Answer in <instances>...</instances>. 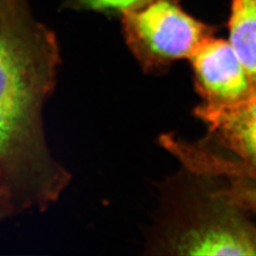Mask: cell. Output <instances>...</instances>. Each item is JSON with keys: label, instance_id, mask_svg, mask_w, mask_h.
<instances>
[{"label": "cell", "instance_id": "10", "mask_svg": "<svg viewBox=\"0 0 256 256\" xmlns=\"http://www.w3.org/2000/svg\"><path fill=\"white\" fill-rule=\"evenodd\" d=\"M244 194H246V196H252V198H256V191H255V190H252V191H244Z\"/></svg>", "mask_w": 256, "mask_h": 256}, {"label": "cell", "instance_id": "4", "mask_svg": "<svg viewBox=\"0 0 256 256\" xmlns=\"http://www.w3.org/2000/svg\"><path fill=\"white\" fill-rule=\"evenodd\" d=\"M196 114L256 173V91L233 104L206 102Z\"/></svg>", "mask_w": 256, "mask_h": 256}, {"label": "cell", "instance_id": "5", "mask_svg": "<svg viewBox=\"0 0 256 256\" xmlns=\"http://www.w3.org/2000/svg\"><path fill=\"white\" fill-rule=\"evenodd\" d=\"M182 255H256V230L235 217H221L196 226L175 246Z\"/></svg>", "mask_w": 256, "mask_h": 256}, {"label": "cell", "instance_id": "2", "mask_svg": "<svg viewBox=\"0 0 256 256\" xmlns=\"http://www.w3.org/2000/svg\"><path fill=\"white\" fill-rule=\"evenodd\" d=\"M123 14L126 42L144 66L189 58L212 29L178 0H148Z\"/></svg>", "mask_w": 256, "mask_h": 256}, {"label": "cell", "instance_id": "9", "mask_svg": "<svg viewBox=\"0 0 256 256\" xmlns=\"http://www.w3.org/2000/svg\"><path fill=\"white\" fill-rule=\"evenodd\" d=\"M240 198H242V200L244 204H249L252 208H254V210H256V198L246 196L244 194H242Z\"/></svg>", "mask_w": 256, "mask_h": 256}, {"label": "cell", "instance_id": "7", "mask_svg": "<svg viewBox=\"0 0 256 256\" xmlns=\"http://www.w3.org/2000/svg\"><path fill=\"white\" fill-rule=\"evenodd\" d=\"M78 6L95 11L125 12L134 9L148 0H75Z\"/></svg>", "mask_w": 256, "mask_h": 256}, {"label": "cell", "instance_id": "3", "mask_svg": "<svg viewBox=\"0 0 256 256\" xmlns=\"http://www.w3.org/2000/svg\"><path fill=\"white\" fill-rule=\"evenodd\" d=\"M189 59L196 74L198 89L207 102L233 104L256 91L226 40L207 36Z\"/></svg>", "mask_w": 256, "mask_h": 256}, {"label": "cell", "instance_id": "6", "mask_svg": "<svg viewBox=\"0 0 256 256\" xmlns=\"http://www.w3.org/2000/svg\"><path fill=\"white\" fill-rule=\"evenodd\" d=\"M228 31V43L256 88V0H230Z\"/></svg>", "mask_w": 256, "mask_h": 256}, {"label": "cell", "instance_id": "1", "mask_svg": "<svg viewBox=\"0 0 256 256\" xmlns=\"http://www.w3.org/2000/svg\"><path fill=\"white\" fill-rule=\"evenodd\" d=\"M59 63L56 36L25 0H0V172L16 207L44 210L70 182L43 130Z\"/></svg>", "mask_w": 256, "mask_h": 256}, {"label": "cell", "instance_id": "8", "mask_svg": "<svg viewBox=\"0 0 256 256\" xmlns=\"http://www.w3.org/2000/svg\"><path fill=\"white\" fill-rule=\"evenodd\" d=\"M16 208L18 207L15 205L11 191L6 185L4 175L0 172V221Z\"/></svg>", "mask_w": 256, "mask_h": 256}]
</instances>
